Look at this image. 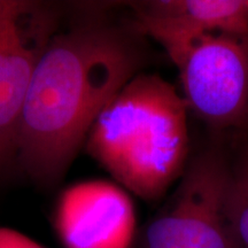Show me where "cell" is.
Wrapping results in <instances>:
<instances>
[{
  "instance_id": "6da1fadb",
  "label": "cell",
  "mask_w": 248,
  "mask_h": 248,
  "mask_svg": "<svg viewBox=\"0 0 248 248\" xmlns=\"http://www.w3.org/2000/svg\"><path fill=\"white\" fill-rule=\"evenodd\" d=\"M40 55L16 138V164L43 188L55 187L98 116L147 60L133 22L110 20L100 5H79Z\"/></svg>"
},
{
  "instance_id": "7a4b0ae2",
  "label": "cell",
  "mask_w": 248,
  "mask_h": 248,
  "mask_svg": "<svg viewBox=\"0 0 248 248\" xmlns=\"http://www.w3.org/2000/svg\"><path fill=\"white\" fill-rule=\"evenodd\" d=\"M187 110L171 83L156 74H138L98 116L86 152L135 195L160 199L185 170Z\"/></svg>"
},
{
  "instance_id": "3957f363",
  "label": "cell",
  "mask_w": 248,
  "mask_h": 248,
  "mask_svg": "<svg viewBox=\"0 0 248 248\" xmlns=\"http://www.w3.org/2000/svg\"><path fill=\"white\" fill-rule=\"evenodd\" d=\"M231 177L219 152L198 155L144 228L138 248H240L229 213Z\"/></svg>"
},
{
  "instance_id": "277c9868",
  "label": "cell",
  "mask_w": 248,
  "mask_h": 248,
  "mask_svg": "<svg viewBox=\"0 0 248 248\" xmlns=\"http://www.w3.org/2000/svg\"><path fill=\"white\" fill-rule=\"evenodd\" d=\"M63 21V6L0 0V176L16 164L21 114L33 71Z\"/></svg>"
},
{
  "instance_id": "5b68a950",
  "label": "cell",
  "mask_w": 248,
  "mask_h": 248,
  "mask_svg": "<svg viewBox=\"0 0 248 248\" xmlns=\"http://www.w3.org/2000/svg\"><path fill=\"white\" fill-rule=\"evenodd\" d=\"M188 109L215 128L239 126L248 116V39L212 33L173 54Z\"/></svg>"
},
{
  "instance_id": "8992f818",
  "label": "cell",
  "mask_w": 248,
  "mask_h": 248,
  "mask_svg": "<svg viewBox=\"0 0 248 248\" xmlns=\"http://www.w3.org/2000/svg\"><path fill=\"white\" fill-rule=\"evenodd\" d=\"M132 22L169 58L212 33L248 39V0H148L130 2Z\"/></svg>"
},
{
  "instance_id": "52a82bcc",
  "label": "cell",
  "mask_w": 248,
  "mask_h": 248,
  "mask_svg": "<svg viewBox=\"0 0 248 248\" xmlns=\"http://www.w3.org/2000/svg\"><path fill=\"white\" fill-rule=\"evenodd\" d=\"M57 223L69 248H129L135 212L122 188L106 181H89L62 193Z\"/></svg>"
},
{
  "instance_id": "ba28073f",
  "label": "cell",
  "mask_w": 248,
  "mask_h": 248,
  "mask_svg": "<svg viewBox=\"0 0 248 248\" xmlns=\"http://www.w3.org/2000/svg\"><path fill=\"white\" fill-rule=\"evenodd\" d=\"M229 213L240 248H248V154L232 171Z\"/></svg>"
}]
</instances>
